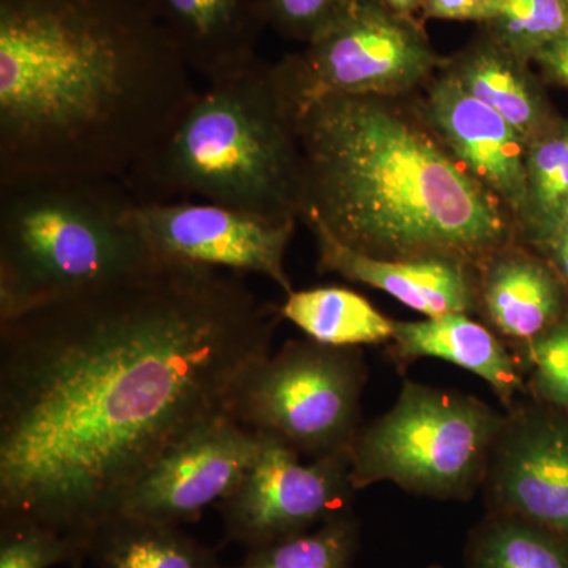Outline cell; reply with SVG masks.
<instances>
[{"label": "cell", "mask_w": 568, "mask_h": 568, "mask_svg": "<svg viewBox=\"0 0 568 568\" xmlns=\"http://www.w3.org/2000/svg\"><path fill=\"white\" fill-rule=\"evenodd\" d=\"M280 320L239 274L162 261L0 323V518L88 552L163 452L226 414Z\"/></svg>", "instance_id": "cell-1"}, {"label": "cell", "mask_w": 568, "mask_h": 568, "mask_svg": "<svg viewBox=\"0 0 568 568\" xmlns=\"http://www.w3.org/2000/svg\"><path fill=\"white\" fill-rule=\"evenodd\" d=\"M197 91L151 0H0V190L123 181Z\"/></svg>", "instance_id": "cell-2"}, {"label": "cell", "mask_w": 568, "mask_h": 568, "mask_svg": "<svg viewBox=\"0 0 568 568\" xmlns=\"http://www.w3.org/2000/svg\"><path fill=\"white\" fill-rule=\"evenodd\" d=\"M414 95H324L298 108V220L365 256L452 257L477 268L519 244L517 222L447 151Z\"/></svg>", "instance_id": "cell-3"}, {"label": "cell", "mask_w": 568, "mask_h": 568, "mask_svg": "<svg viewBox=\"0 0 568 568\" xmlns=\"http://www.w3.org/2000/svg\"><path fill=\"white\" fill-rule=\"evenodd\" d=\"M138 203L196 197L275 220L304 209L297 110L274 63L209 82L174 129L122 181Z\"/></svg>", "instance_id": "cell-4"}, {"label": "cell", "mask_w": 568, "mask_h": 568, "mask_svg": "<svg viewBox=\"0 0 568 568\" xmlns=\"http://www.w3.org/2000/svg\"><path fill=\"white\" fill-rule=\"evenodd\" d=\"M122 181L0 190V323L162 263L129 219Z\"/></svg>", "instance_id": "cell-5"}, {"label": "cell", "mask_w": 568, "mask_h": 568, "mask_svg": "<svg viewBox=\"0 0 568 568\" xmlns=\"http://www.w3.org/2000/svg\"><path fill=\"white\" fill-rule=\"evenodd\" d=\"M507 417L476 396L405 381L395 405L349 448L355 491L392 481L433 499H467L487 478Z\"/></svg>", "instance_id": "cell-6"}, {"label": "cell", "mask_w": 568, "mask_h": 568, "mask_svg": "<svg viewBox=\"0 0 568 568\" xmlns=\"http://www.w3.org/2000/svg\"><path fill=\"white\" fill-rule=\"evenodd\" d=\"M365 368L357 347L291 339L246 369L226 416L272 433L310 458L349 454L361 418Z\"/></svg>", "instance_id": "cell-7"}, {"label": "cell", "mask_w": 568, "mask_h": 568, "mask_svg": "<svg viewBox=\"0 0 568 568\" xmlns=\"http://www.w3.org/2000/svg\"><path fill=\"white\" fill-rule=\"evenodd\" d=\"M444 63L420 20L396 13L383 0H357L304 51L274 67L298 110L324 95H414Z\"/></svg>", "instance_id": "cell-8"}, {"label": "cell", "mask_w": 568, "mask_h": 568, "mask_svg": "<svg viewBox=\"0 0 568 568\" xmlns=\"http://www.w3.org/2000/svg\"><path fill=\"white\" fill-rule=\"evenodd\" d=\"M260 433V454L219 504L231 540L250 549L264 547L347 514L355 491L349 454L302 463L282 437Z\"/></svg>", "instance_id": "cell-9"}, {"label": "cell", "mask_w": 568, "mask_h": 568, "mask_svg": "<svg viewBox=\"0 0 568 568\" xmlns=\"http://www.w3.org/2000/svg\"><path fill=\"white\" fill-rule=\"evenodd\" d=\"M129 219L163 261L256 274L293 293L284 267L297 220H275L207 201L134 203Z\"/></svg>", "instance_id": "cell-10"}, {"label": "cell", "mask_w": 568, "mask_h": 568, "mask_svg": "<svg viewBox=\"0 0 568 568\" xmlns=\"http://www.w3.org/2000/svg\"><path fill=\"white\" fill-rule=\"evenodd\" d=\"M261 433L226 414L173 444L133 485L118 514L181 526L226 499L253 465Z\"/></svg>", "instance_id": "cell-11"}, {"label": "cell", "mask_w": 568, "mask_h": 568, "mask_svg": "<svg viewBox=\"0 0 568 568\" xmlns=\"http://www.w3.org/2000/svg\"><path fill=\"white\" fill-rule=\"evenodd\" d=\"M485 481L499 514L568 540V418L547 410H511Z\"/></svg>", "instance_id": "cell-12"}, {"label": "cell", "mask_w": 568, "mask_h": 568, "mask_svg": "<svg viewBox=\"0 0 568 568\" xmlns=\"http://www.w3.org/2000/svg\"><path fill=\"white\" fill-rule=\"evenodd\" d=\"M414 99L447 151L507 205L517 222L525 200L528 141L446 70L440 69Z\"/></svg>", "instance_id": "cell-13"}, {"label": "cell", "mask_w": 568, "mask_h": 568, "mask_svg": "<svg viewBox=\"0 0 568 568\" xmlns=\"http://www.w3.org/2000/svg\"><path fill=\"white\" fill-rule=\"evenodd\" d=\"M317 244V268L390 294L426 317L478 308L477 271L452 257L377 260L339 244L320 224H306Z\"/></svg>", "instance_id": "cell-14"}, {"label": "cell", "mask_w": 568, "mask_h": 568, "mask_svg": "<svg viewBox=\"0 0 568 568\" xmlns=\"http://www.w3.org/2000/svg\"><path fill=\"white\" fill-rule=\"evenodd\" d=\"M186 67L209 82L226 80L260 61L267 21L261 0H151Z\"/></svg>", "instance_id": "cell-15"}, {"label": "cell", "mask_w": 568, "mask_h": 568, "mask_svg": "<svg viewBox=\"0 0 568 568\" xmlns=\"http://www.w3.org/2000/svg\"><path fill=\"white\" fill-rule=\"evenodd\" d=\"M476 271L478 306L497 334L526 345L564 316L566 284L521 245L491 254Z\"/></svg>", "instance_id": "cell-16"}, {"label": "cell", "mask_w": 568, "mask_h": 568, "mask_svg": "<svg viewBox=\"0 0 568 568\" xmlns=\"http://www.w3.org/2000/svg\"><path fill=\"white\" fill-rule=\"evenodd\" d=\"M443 70L474 99L506 119L528 142L558 119L530 63L497 43L484 29L446 59Z\"/></svg>", "instance_id": "cell-17"}, {"label": "cell", "mask_w": 568, "mask_h": 568, "mask_svg": "<svg viewBox=\"0 0 568 568\" xmlns=\"http://www.w3.org/2000/svg\"><path fill=\"white\" fill-rule=\"evenodd\" d=\"M396 362L409 364L433 357L467 369L491 386L504 406L514 410L515 398L525 392L517 362L495 332L467 313L426 317L413 323H396L390 339Z\"/></svg>", "instance_id": "cell-18"}, {"label": "cell", "mask_w": 568, "mask_h": 568, "mask_svg": "<svg viewBox=\"0 0 568 568\" xmlns=\"http://www.w3.org/2000/svg\"><path fill=\"white\" fill-rule=\"evenodd\" d=\"M97 568H220L215 552L179 526L114 515L89 540Z\"/></svg>", "instance_id": "cell-19"}, {"label": "cell", "mask_w": 568, "mask_h": 568, "mask_svg": "<svg viewBox=\"0 0 568 568\" xmlns=\"http://www.w3.org/2000/svg\"><path fill=\"white\" fill-rule=\"evenodd\" d=\"M278 310L283 320L325 346L379 345L390 342L395 332V321L384 316L364 295L346 287L293 291Z\"/></svg>", "instance_id": "cell-20"}, {"label": "cell", "mask_w": 568, "mask_h": 568, "mask_svg": "<svg viewBox=\"0 0 568 568\" xmlns=\"http://www.w3.org/2000/svg\"><path fill=\"white\" fill-rule=\"evenodd\" d=\"M568 219V119L528 142L526 190L517 219L519 244L540 250Z\"/></svg>", "instance_id": "cell-21"}, {"label": "cell", "mask_w": 568, "mask_h": 568, "mask_svg": "<svg viewBox=\"0 0 568 568\" xmlns=\"http://www.w3.org/2000/svg\"><path fill=\"white\" fill-rule=\"evenodd\" d=\"M469 568H568V540L526 519L499 514L478 530Z\"/></svg>", "instance_id": "cell-22"}, {"label": "cell", "mask_w": 568, "mask_h": 568, "mask_svg": "<svg viewBox=\"0 0 568 568\" xmlns=\"http://www.w3.org/2000/svg\"><path fill=\"white\" fill-rule=\"evenodd\" d=\"M357 536L349 514L339 515L315 530L250 549L234 568H349Z\"/></svg>", "instance_id": "cell-23"}, {"label": "cell", "mask_w": 568, "mask_h": 568, "mask_svg": "<svg viewBox=\"0 0 568 568\" xmlns=\"http://www.w3.org/2000/svg\"><path fill=\"white\" fill-rule=\"evenodd\" d=\"M521 61L568 36L567 0H497L495 18L480 26Z\"/></svg>", "instance_id": "cell-24"}, {"label": "cell", "mask_w": 568, "mask_h": 568, "mask_svg": "<svg viewBox=\"0 0 568 568\" xmlns=\"http://www.w3.org/2000/svg\"><path fill=\"white\" fill-rule=\"evenodd\" d=\"M84 548L73 538L26 518H2L0 568H51L84 558Z\"/></svg>", "instance_id": "cell-25"}, {"label": "cell", "mask_w": 568, "mask_h": 568, "mask_svg": "<svg viewBox=\"0 0 568 568\" xmlns=\"http://www.w3.org/2000/svg\"><path fill=\"white\" fill-rule=\"evenodd\" d=\"M532 365L530 386L541 399L568 414V315L526 343Z\"/></svg>", "instance_id": "cell-26"}, {"label": "cell", "mask_w": 568, "mask_h": 568, "mask_svg": "<svg viewBox=\"0 0 568 568\" xmlns=\"http://www.w3.org/2000/svg\"><path fill=\"white\" fill-rule=\"evenodd\" d=\"M357 0H261L265 21L287 40L310 43L342 20Z\"/></svg>", "instance_id": "cell-27"}, {"label": "cell", "mask_w": 568, "mask_h": 568, "mask_svg": "<svg viewBox=\"0 0 568 568\" xmlns=\"http://www.w3.org/2000/svg\"><path fill=\"white\" fill-rule=\"evenodd\" d=\"M497 0H424L422 20L477 22L495 18Z\"/></svg>", "instance_id": "cell-28"}, {"label": "cell", "mask_w": 568, "mask_h": 568, "mask_svg": "<svg viewBox=\"0 0 568 568\" xmlns=\"http://www.w3.org/2000/svg\"><path fill=\"white\" fill-rule=\"evenodd\" d=\"M545 81L568 89V36L552 41L532 59Z\"/></svg>", "instance_id": "cell-29"}, {"label": "cell", "mask_w": 568, "mask_h": 568, "mask_svg": "<svg viewBox=\"0 0 568 568\" xmlns=\"http://www.w3.org/2000/svg\"><path fill=\"white\" fill-rule=\"evenodd\" d=\"M540 252L547 256L548 263L568 287V223L541 246Z\"/></svg>", "instance_id": "cell-30"}, {"label": "cell", "mask_w": 568, "mask_h": 568, "mask_svg": "<svg viewBox=\"0 0 568 568\" xmlns=\"http://www.w3.org/2000/svg\"><path fill=\"white\" fill-rule=\"evenodd\" d=\"M387 7L403 17L416 18L418 11L424 7V0H383Z\"/></svg>", "instance_id": "cell-31"}, {"label": "cell", "mask_w": 568, "mask_h": 568, "mask_svg": "<svg viewBox=\"0 0 568 568\" xmlns=\"http://www.w3.org/2000/svg\"><path fill=\"white\" fill-rule=\"evenodd\" d=\"M432 568H443V567H432Z\"/></svg>", "instance_id": "cell-32"}, {"label": "cell", "mask_w": 568, "mask_h": 568, "mask_svg": "<svg viewBox=\"0 0 568 568\" xmlns=\"http://www.w3.org/2000/svg\"><path fill=\"white\" fill-rule=\"evenodd\" d=\"M566 223H568V219H567V222H566Z\"/></svg>", "instance_id": "cell-33"}, {"label": "cell", "mask_w": 568, "mask_h": 568, "mask_svg": "<svg viewBox=\"0 0 568 568\" xmlns=\"http://www.w3.org/2000/svg\"><path fill=\"white\" fill-rule=\"evenodd\" d=\"M567 3H568V0H567Z\"/></svg>", "instance_id": "cell-34"}]
</instances>
